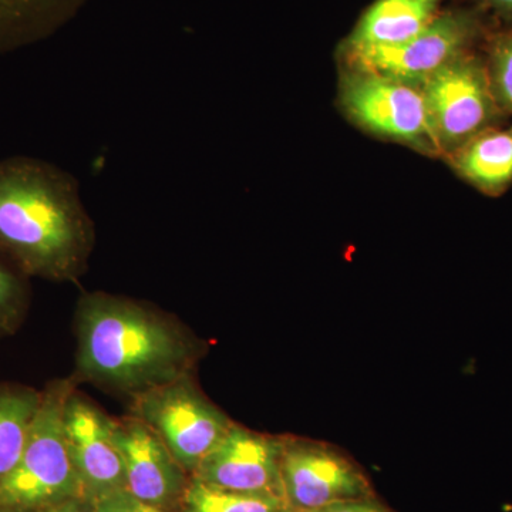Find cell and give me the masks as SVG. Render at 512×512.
<instances>
[{
	"instance_id": "17",
	"label": "cell",
	"mask_w": 512,
	"mask_h": 512,
	"mask_svg": "<svg viewBox=\"0 0 512 512\" xmlns=\"http://www.w3.org/2000/svg\"><path fill=\"white\" fill-rule=\"evenodd\" d=\"M32 285L15 262L0 249V339L16 335L28 319Z\"/></svg>"
},
{
	"instance_id": "2",
	"label": "cell",
	"mask_w": 512,
	"mask_h": 512,
	"mask_svg": "<svg viewBox=\"0 0 512 512\" xmlns=\"http://www.w3.org/2000/svg\"><path fill=\"white\" fill-rule=\"evenodd\" d=\"M96 241L73 174L40 158H0V249L23 274L77 284Z\"/></svg>"
},
{
	"instance_id": "24",
	"label": "cell",
	"mask_w": 512,
	"mask_h": 512,
	"mask_svg": "<svg viewBox=\"0 0 512 512\" xmlns=\"http://www.w3.org/2000/svg\"><path fill=\"white\" fill-rule=\"evenodd\" d=\"M0 512H8V511H5V510H3V508H0Z\"/></svg>"
},
{
	"instance_id": "14",
	"label": "cell",
	"mask_w": 512,
	"mask_h": 512,
	"mask_svg": "<svg viewBox=\"0 0 512 512\" xmlns=\"http://www.w3.org/2000/svg\"><path fill=\"white\" fill-rule=\"evenodd\" d=\"M89 0H0V55L55 35Z\"/></svg>"
},
{
	"instance_id": "1",
	"label": "cell",
	"mask_w": 512,
	"mask_h": 512,
	"mask_svg": "<svg viewBox=\"0 0 512 512\" xmlns=\"http://www.w3.org/2000/svg\"><path fill=\"white\" fill-rule=\"evenodd\" d=\"M73 329L74 382L127 400L197 373L208 350L173 313L106 291L80 295Z\"/></svg>"
},
{
	"instance_id": "21",
	"label": "cell",
	"mask_w": 512,
	"mask_h": 512,
	"mask_svg": "<svg viewBox=\"0 0 512 512\" xmlns=\"http://www.w3.org/2000/svg\"><path fill=\"white\" fill-rule=\"evenodd\" d=\"M36 512H96V503L86 495H76Z\"/></svg>"
},
{
	"instance_id": "8",
	"label": "cell",
	"mask_w": 512,
	"mask_h": 512,
	"mask_svg": "<svg viewBox=\"0 0 512 512\" xmlns=\"http://www.w3.org/2000/svg\"><path fill=\"white\" fill-rule=\"evenodd\" d=\"M281 477L286 505L295 510L315 511L342 501L375 497L362 468L319 441L284 436Z\"/></svg>"
},
{
	"instance_id": "13",
	"label": "cell",
	"mask_w": 512,
	"mask_h": 512,
	"mask_svg": "<svg viewBox=\"0 0 512 512\" xmlns=\"http://www.w3.org/2000/svg\"><path fill=\"white\" fill-rule=\"evenodd\" d=\"M451 167L483 194H504L512 185V124L495 126L447 156Z\"/></svg>"
},
{
	"instance_id": "22",
	"label": "cell",
	"mask_w": 512,
	"mask_h": 512,
	"mask_svg": "<svg viewBox=\"0 0 512 512\" xmlns=\"http://www.w3.org/2000/svg\"><path fill=\"white\" fill-rule=\"evenodd\" d=\"M483 2L497 10L500 15L512 20V0H483Z\"/></svg>"
},
{
	"instance_id": "23",
	"label": "cell",
	"mask_w": 512,
	"mask_h": 512,
	"mask_svg": "<svg viewBox=\"0 0 512 512\" xmlns=\"http://www.w3.org/2000/svg\"><path fill=\"white\" fill-rule=\"evenodd\" d=\"M279 512H311V511H301V510H295V508L286 507L284 510H281Z\"/></svg>"
},
{
	"instance_id": "4",
	"label": "cell",
	"mask_w": 512,
	"mask_h": 512,
	"mask_svg": "<svg viewBox=\"0 0 512 512\" xmlns=\"http://www.w3.org/2000/svg\"><path fill=\"white\" fill-rule=\"evenodd\" d=\"M128 414L144 421L191 477L234 423L202 392L197 373L128 400Z\"/></svg>"
},
{
	"instance_id": "20",
	"label": "cell",
	"mask_w": 512,
	"mask_h": 512,
	"mask_svg": "<svg viewBox=\"0 0 512 512\" xmlns=\"http://www.w3.org/2000/svg\"><path fill=\"white\" fill-rule=\"evenodd\" d=\"M311 512H392L383 503L376 500V497L357 498V500L342 501L328 505Z\"/></svg>"
},
{
	"instance_id": "19",
	"label": "cell",
	"mask_w": 512,
	"mask_h": 512,
	"mask_svg": "<svg viewBox=\"0 0 512 512\" xmlns=\"http://www.w3.org/2000/svg\"><path fill=\"white\" fill-rule=\"evenodd\" d=\"M94 503H96V512H175L144 503L127 490L114 491L97 498Z\"/></svg>"
},
{
	"instance_id": "5",
	"label": "cell",
	"mask_w": 512,
	"mask_h": 512,
	"mask_svg": "<svg viewBox=\"0 0 512 512\" xmlns=\"http://www.w3.org/2000/svg\"><path fill=\"white\" fill-rule=\"evenodd\" d=\"M420 90L431 134L444 156L487 128L500 126L505 114L495 99L485 60L470 52L437 70Z\"/></svg>"
},
{
	"instance_id": "6",
	"label": "cell",
	"mask_w": 512,
	"mask_h": 512,
	"mask_svg": "<svg viewBox=\"0 0 512 512\" xmlns=\"http://www.w3.org/2000/svg\"><path fill=\"white\" fill-rule=\"evenodd\" d=\"M343 113L367 133L439 156L420 87L349 69L339 92Z\"/></svg>"
},
{
	"instance_id": "11",
	"label": "cell",
	"mask_w": 512,
	"mask_h": 512,
	"mask_svg": "<svg viewBox=\"0 0 512 512\" xmlns=\"http://www.w3.org/2000/svg\"><path fill=\"white\" fill-rule=\"evenodd\" d=\"M114 439L123 460L127 491L138 500L178 511L191 476L144 421L114 417Z\"/></svg>"
},
{
	"instance_id": "16",
	"label": "cell",
	"mask_w": 512,
	"mask_h": 512,
	"mask_svg": "<svg viewBox=\"0 0 512 512\" xmlns=\"http://www.w3.org/2000/svg\"><path fill=\"white\" fill-rule=\"evenodd\" d=\"M286 507L275 495L239 493L191 477L177 512H279Z\"/></svg>"
},
{
	"instance_id": "9",
	"label": "cell",
	"mask_w": 512,
	"mask_h": 512,
	"mask_svg": "<svg viewBox=\"0 0 512 512\" xmlns=\"http://www.w3.org/2000/svg\"><path fill=\"white\" fill-rule=\"evenodd\" d=\"M63 429L83 495L97 498L127 490L126 474L116 439L114 417L74 387L63 409Z\"/></svg>"
},
{
	"instance_id": "15",
	"label": "cell",
	"mask_w": 512,
	"mask_h": 512,
	"mask_svg": "<svg viewBox=\"0 0 512 512\" xmlns=\"http://www.w3.org/2000/svg\"><path fill=\"white\" fill-rule=\"evenodd\" d=\"M40 403L42 390L28 384L0 382V481L22 456Z\"/></svg>"
},
{
	"instance_id": "10",
	"label": "cell",
	"mask_w": 512,
	"mask_h": 512,
	"mask_svg": "<svg viewBox=\"0 0 512 512\" xmlns=\"http://www.w3.org/2000/svg\"><path fill=\"white\" fill-rule=\"evenodd\" d=\"M282 447L284 436L259 433L234 421L192 477L225 490L275 495L285 500Z\"/></svg>"
},
{
	"instance_id": "3",
	"label": "cell",
	"mask_w": 512,
	"mask_h": 512,
	"mask_svg": "<svg viewBox=\"0 0 512 512\" xmlns=\"http://www.w3.org/2000/svg\"><path fill=\"white\" fill-rule=\"evenodd\" d=\"M79 386L72 376L50 380L16 466L0 481V508L36 512L67 498L83 495L63 429L67 396Z\"/></svg>"
},
{
	"instance_id": "7",
	"label": "cell",
	"mask_w": 512,
	"mask_h": 512,
	"mask_svg": "<svg viewBox=\"0 0 512 512\" xmlns=\"http://www.w3.org/2000/svg\"><path fill=\"white\" fill-rule=\"evenodd\" d=\"M477 22L466 12H441L419 35L394 46L343 47L349 69L420 87L437 70L470 52Z\"/></svg>"
},
{
	"instance_id": "18",
	"label": "cell",
	"mask_w": 512,
	"mask_h": 512,
	"mask_svg": "<svg viewBox=\"0 0 512 512\" xmlns=\"http://www.w3.org/2000/svg\"><path fill=\"white\" fill-rule=\"evenodd\" d=\"M485 64L495 99L505 114H512V33L495 37Z\"/></svg>"
},
{
	"instance_id": "12",
	"label": "cell",
	"mask_w": 512,
	"mask_h": 512,
	"mask_svg": "<svg viewBox=\"0 0 512 512\" xmlns=\"http://www.w3.org/2000/svg\"><path fill=\"white\" fill-rule=\"evenodd\" d=\"M444 0H376L343 47H383L419 35L440 15Z\"/></svg>"
}]
</instances>
